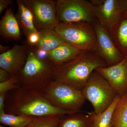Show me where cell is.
<instances>
[{"label": "cell", "mask_w": 127, "mask_h": 127, "mask_svg": "<svg viewBox=\"0 0 127 127\" xmlns=\"http://www.w3.org/2000/svg\"><path fill=\"white\" fill-rule=\"evenodd\" d=\"M6 113L34 117L64 116L76 113L59 109L50 103L43 94L20 87L7 93Z\"/></svg>", "instance_id": "1"}, {"label": "cell", "mask_w": 127, "mask_h": 127, "mask_svg": "<svg viewBox=\"0 0 127 127\" xmlns=\"http://www.w3.org/2000/svg\"><path fill=\"white\" fill-rule=\"evenodd\" d=\"M106 66V63L97 52L83 51L72 60L55 67V81L81 91L94 71Z\"/></svg>", "instance_id": "2"}, {"label": "cell", "mask_w": 127, "mask_h": 127, "mask_svg": "<svg viewBox=\"0 0 127 127\" xmlns=\"http://www.w3.org/2000/svg\"><path fill=\"white\" fill-rule=\"evenodd\" d=\"M27 50L26 63L18 74L20 86L43 93L55 81V67L38 58L30 47Z\"/></svg>", "instance_id": "3"}, {"label": "cell", "mask_w": 127, "mask_h": 127, "mask_svg": "<svg viewBox=\"0 0 127 127\" xmlns=\"http://www.w3.org/2000/svg\"><path fill=\"white\" fill-rule=\"evenodd\" d=\"M54 30L66 43L83 51L97 52L96 35L93 23L60 22Z\"/></svg>", "instance_id": "4"}, {"label": "cell", "mask_w": 127, "mask_h": 127, "mask_svg": "<svg viewBox=\"0 0 127 127\" xmlns=\"http://www.w3.org/2000/svg\"><path fill=\"white\" fill-rule=\"evenodd\" d=\"M42 94L54 106L75 113L82 112L81 109L86 101L81 90L56 81L53 82Z\"/></svg>", "instance_id": "5"}, {"label": "cell", "mask_w": 127, "mask_h": 127, "mask_svg": "<svg viewBox=\"0 0 127 127\" xmlns=\"http://www.w3.org/2000/svg\"><path fill=\"white\" fill-rule=\"evenodd\" d=\"M86 100L90 102L95 113L109 107L118 94L106 79L96 71L92 73L81 90Z\"/></svg>", "instance_id": "6"}, {"label": "cell", "mask_w": 127, "mask_h": 127, "mask_svg": "<svg viewBox=\"0 0 127 127\" xmlns=\"http://www.w3.org/2000/svg\"><path fill=\"white\" fill-rule=\"evenodd\" d=\"M57 16L59 22L69 23L86 22L93 23L95 18L94 7L87 0H57Z\"/></svg>", "instance_id": "7"}, {"label": "cell", "mask_w": 127, "mask_h": 127, "mask_svg": "<svg viewBox=\"0 0 127 127\" xmlns=\"http://www.w3.org/2000/svg\"><path fill=\"white\" fill-rule=\"evenodd\" d=\"M31 12L34 26L38 31L55 29L59 22L57 16L56 1L52 0H23Z\"/></svg>", "instance_id": "8"}, {"label": "cell", "mask_w": 127, "mask_h": 127, "mask_svg": "<svg viewBox=\"0 0 127 127\" xmlns=\"http://www.w3.org/2000/svg\"><path fill=\"white\" fill-rule=\"evenodd\" d=\"M96 35L97 52L107 66L113 65L124 58L122 55L108 32L96 19L93 23Z\"/></svg>", "instance_id": "9"}, {"label": "cell", "mask_w": 127, "mask_h": 127, "mask_svg": "<svg viewBox=\"0 0 127 127\" xmlns=\"http://www.w3.org/2000/svg\"><path fill=\"white\" fill-rule=\"evenodd\" d=\"M95 70L101 74L120 96L127 94V57L111 66L98 67Z\"/></svg>", "instance_id": "10"}, {"label": "cell", "mask_w": 127, "mask_h": 127, "mask_svg": "<svg viewBox=\"0 0 127 127\" xmlns=\"http://www.w3.org/2000/svg\"><path fill=\"white\" fill-rule=\"evenodd\" d=\"M27 55V47L15 45L6 52L0 55V67L11 76L18 75L25 65Z\"/></svg>", "instance_id": "11"}, {"label": "cell", "mask_w": 127, "mask_h": 127, "mask_svg": "<svg viewBox=\"0 0 127 127\" xmlns=\"http://www.w3.org/2000/svg\"><path fill=\"white\" fill-rule=\"evenodd\" d=\"M94 7L95 18L107 31L122 14L119 0H90Z\"/></svg>", "instance_id": "12"}, {"label": "cell", "mask_w": 127, "mask_h": 127, "mask_svg": "<svg viewBox=\"0 0 127 127\" xmlns=\"http://www.w3.org/2000/svg\"><path fill=\"white\" fill-rule=\"evenodd\" d=\"M107 31L120 53L127 57V12L122 13Z\"/></svg>", "instance_id": "13"}, {"label": "cell", "mask_w": 127, "mask_h": 127, "mask_svg": "<svg viewBox=\"0 0 127 127\" xmlns=\"http://www.w3.org/2000/svg\"><path fill=\"white\" fill-rule=\"evenodd\" d=\"M83 52L65 42L48 52L47 61L58 67L74 59Z\"/></svg>", "instance_id": "14"}, {"label": "cell", "mask_w": 127, "mask_h": 127, "mask_svg": "<svg viewBox=\"0 0 127 127\" xmlns=\"http://www.w3.org/2000/svg\"><path fill=\"white\" fill-rule=\"evenodd\" d=\"M20 28L11 8L7 9L0 21V34L6 39H21Z\"/></svg>", "instance_id": "15"}, {"label": "cell", "mask_w": 127, "mask_h": 127, "mask_svg": "<svg viewBox=\"0 0 127 127\" xmlns=\"http://www.w3.org/2000/svg\"><path fill=\"white\" fill-rule=\"evenodd\" d=\"M18 10L15 17L19 27L25 36L38 31L34 26L33 16L30 9L24 4L23 0H17L16 1Z\"/></svg>", "instance_id": "16"}, {"label": "cell", "mask_w": 127, "mask_h": 127, "mask_svg": "<svg viewBox=\"0 0 127 127\" xmlns=\"http://www.w3.org/2000/svg\"><path fill=\"white\" fill-rule=\"evenodd\" d=\"M64 116L56 127H92V121L90 112H83Z\"/></svg>", "instance_id": "17"}, {"label": "cell", "mask_w": 127, "mask_h": 127, "mask_svg": "<svg viewBox=\"0 0 127 127\" xmlns=\"http://www.w3.org/2000/svg\"><path fill=\"white\" fill-rule=\"evenodd\" d=\"M120 97L118 95L111 106L102 112L96 113L93 111L90 112L92 121V127H113L114 112Z\"/></svg>", "instance_id": "18"}, {"label": "cell", "mask_w": 127, "mask_h": 127, "mask_svg": "<svg viewBox=\"0 0 127 127\" xmlns=\"http://www.w3.org/2000/svg\"><path fill=\"white\" fill-rule=\"evenodd\" d=\"M39 31L40 32V38L39 43L35 47L50 51L65 42L54 29H47Z\"/></svg>", "instance_id": "19"}, {"label": "cell", "mask_w": 127, "mask_h": 127, "mask_svg": "<svg viewBox=\"0 0 127 127\" xmlns=\"http://www.w3.org/2000/svg\"><path fill=\"white\" fill-rule=\"evenodd\" d=\"M35 117L25 115H16L0 112V123L1 125L12 127H24Z\"/></svg>", "instance_id": "20"}, {"label": "cell", "mask_w": 127, "mask_h": 127, "mask_svg": "<svg viewBox=\"0 0 127 127\" xmlns=\"http://www.w3.org/2000/svg\"><path fill=\"white\" fill-rule=\"evenodd\" d=\"M113 127H127V94L120 97L116 104Z\"/></svg>", "instance_id": "21"}, {"label": "cell", "mask_w": 127, "mask_h": 127, "mask_svg": "<svg viewBox=\"0 0 127 127\" xmlns=\"http://www.w3.org/2000/svg\"><path fill=\"white\" fill-rule=\"evenodd\" d=\"M63 116L35 117L24 127H56L59 120Z\"/></svg>", "instance_id": "22"}, {"label": "cell", "mask_w": 127, "mask_h": 127, "mask_svg": "<svg viewBox=\"0 0 127 127\" xmlns=\"http://www.w3.org/2000/svg\"><path fill=\"white\" fill-rule=\"evenodd\" d=\"M20 87L18 74L13 76L6 81L0 83V93H8Z\"/></svg>", "instance_id": "23"}, {"label": "cell", "mask_w": 127, "mask_h": 127, "mask_svg": "<svg viewBox=\"0 0 127 127\" xmlns=\"http://www.w3.org/2000/svg\"><path fill=\"white\" fill-rule=\"evenodd\" d=\"M27 42L28 46L31 47L35 46L39 43L40 38V31L32 32L27 37Z\"/></svg>", "instance_id": "24"}, {"label": "cell", "mask_w": 127, "mask_h": 127, "mask_svg": "<svg viewBox=\"0 0 127 127\" xmlns=\"http://www.w3.org/2000/svg\"><path fill=\"white\" fill-rule=\"evenodd\" d=\"M30 47L33 50L38 58L43 61H47L49 51L36 47Z\"/></svg>", "instance_id": "25"}, {"label": "cell", "mask_w": 127, "mask_h": 127, "mask_svg": "<svg viewBox=\"0 0 127 127\" xmlns=\"http://www.w3.org/2000/svg\"><path fill=\"white\" fill-rule=\"evenodd\" d=\"M12 77L11 75L7 71L2 68H0V83L7 81Z\"/></svg>", "instance_id": "26"}, {"label": "cell", "mask_w": 127, "mask_h": 127, "mask_svg": "<svg viewBox=\"0 0 127 127\" xmlns=\"http://www.w3.org/2000/svg\"><path fill=\"white\" fill-rule=\"evenodd\" d=\"M12 2V0H0V14Z\"/></svg>", "instance_id": "27"}, {"label": "cell", "mask_w": 127, "mask_h": 127, "mask_svg": "<svg viewBox=\"0 0 127 127\" xmlns=\"http://www.w3.org/2000/svg\"><path fill=\"white\" fill-rule=\"evenodd\" d=\"M7 93H0V112L4 111L5 103Z\"/></svg>", "instance_id": "28"}, {"label": "cell", "mask_w": 127, "mask_h": 127, "mask_svg": "<svg viewBox=\"0 0 127 127\" xmlns=\"http://www.w3.org/2000/svg\"><path fill=\"white\" fill-rule=\"evenodd\" d=\"M119 5L122 13L127 12V0H119Z\"/></svg>", "instance_id": "29"}, {"label": "cell", "mask_w": 127, "mask_h": 127, "mask_svg": "<svg viewBox=\"0 0 127 127\" xmlns=\"http://www.w3.org/2000/svg\"><path fill=\"white\" fill-rule=\"evenodd\" d=\"M10 49V47L9 46H4L0 45V52L1 53L6 52L8 50Z\"/></svg>", "instance_id": "30"}, {"label": "cell", "mask_w": 127, "mask_h": 127, "mask_svg": "<svg viewBox=\"0 0 127 127\" xmlns=\"http://www.w3.org/2000/svg\"><path fill=\"white\" fill-rule=\"evenodd\" d=\"M0 127H7V126H4V125H0Z\"/></svg>", "instance_id": "31"}]
</instances>
